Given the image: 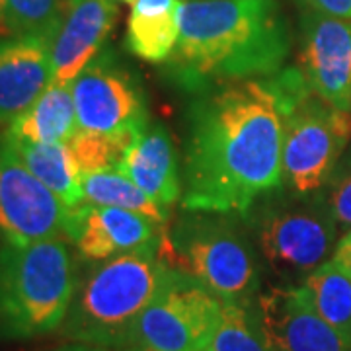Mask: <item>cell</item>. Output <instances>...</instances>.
<instances>
[{"mask_svg":"<svg viewBox=\"0 0 351 351\" xmlns=\"http://www.w3.org/2000/svg\"><path fill=\"white\" fill-rule=\"evenodd\" d=\"M301 2L308 10L351 22V0H301Z\"/></svg>","mask_w":351,"mask_h":351,"instance_id":"cell-26","label":"cell"},{"mask_svg":"<svg viewBox=\"0 0 351 351\" xmlns=\"http://www.w3.org/2000/svg\"><path fill=\"white\" fill-rule=\"evenodd\" d=\"M158 244L160 239L98 263L76 287L63 322L64 336L88 346L129 350L138 316L176 274L160 258Z\"/></svg>","mask_w":351,"mask_h":351,"instance_id":"cell-3","label":"cell"},{"mask_svg":"<svg viewBox=\"0 0 351 351\" xmlns=\"http://www.w3.org/2000/svg\"><path fill=\"white\" fill-rule=\"evenodd\" d=\"M82 193L84 203L125 209L145 215L158 225H168V209L152 201L135 182L119 174L117 170L82 176Z\"/></svg>","mask_w":351,"mask_h":351,"instance_id":"cell-20","label":"cell"},{"mask_svg":"<svg viewBox=\"0 0 351 351\" xmlns=\"http://www.w3.org/2000/svg\"><path fill=\"white\" fill-rule=\"evenodd\" d=\"M283 106L267 78L211 90L191 104L184 151V211L248 215L283 184Z\"/></svg>","mask_w":351,"mask_h":351,"instance_id":"cell-1","label":"cell"},{"mask_svg":"<svg viewBox=\"0 0 351 351\" xmlns=\"http://www.w3.org/2000/svg\"><path fill=\"white\" fill-rule=\"evenodd\" d=\"M330 263L351 279V228L350 232L336 244V250L332 254Z\"/></svg>","mask_w":351,"mask_h":351,"instance_id":"cell-27","label":"cell"},{"mask_svg":"<svg viewBox=\"0 0 351 351\" xmlns=\"http://www.w3.org/2000/svg\"><path fill=\"white\" fill-rule=\"evenodd\" d=\"M289 51L291 29L277 0H188L168 73L178 86L203 92L276 75Z\"/></svg>","mask_w":351,"mask_h":351,"instance_id":"cell-2","label":"cell"},{"mask_svg":"<svg viewBox=\"0 0 351 351\" xmlns=\"http://www.w3.org/2000/svg\"><path fill=\"white\" fill-rule=\"evenodd\" d=\"M51 82L53 63L49 39H0V123H12Z\"/></svg>","mask_w":351,"mask_h":351,"instance_id":"cell-15","label":"cell"},{"mask_svg":"<svg viewBox=\"0 0 351 351\" xmlns=\"http://www.w3.org/2000/svg\"><path fill=\"white\" fill-rule=\"evenodd\" d=\"M115 20V0H66L63 22L51 39L53 82L71 84L104 51Z\"/></svg>","mask_w":351,"mask_h":351,"instance_id":"cell-14","label":"cell"},{"mask_svg":"<svg viewBox=\"0 0 351 351\" xmlns=\"http://www.w3.org/2000/svg\"><path fill=\"white\" fill-rule=\"evenodd\" d=\"M158 254L172 269L195 279L219 301L250 306L260 289L254 252L232 223L189 217L164 228Z\"/></svg>","mask_w":351,"mask_h":351,"instance_id":"cell-5","label":"cell"},{"mask_svg":"<svg viewBox=\"0 0 351 351\" xmlns=\"http://www.w3.org/2000/svg\"><path fill=\"white\" fill-rule=\"evenodd\" d=\"M69 209L0 138V237L4 242L25 246L63 237Z\"/></svg>","mask_w":351,"mask_h":351,"instance_id":"cell-9","label":"cell"},{"mask_svg":"<svg viewBox=\"0 0 351 351\" xmlns=\"http://www.w3.org/2000/svg\"><path fill=\"white\" fill-rule=\"evenodd\" d=\"M78 133L73 88L51 82L22 115L14 119L6 135L32 143H69Z\"/></svg>","mask_w":351,"mask_h":351,"instance_id":"cell-18","label":"cell"},{"mask_svg":"<svg viewBox=\"0 0 351 351\" xmlns=\"http://www.w3.org/2000/svg\"><path fill=\"white\" fill-rule=\"evenodd\" d=\"M338 221L322 191L295 193L263 209L258 240L277 276L306 277L336 250Z\"/></svg>","mask_w":351,"mask_h":351,"instance_id":"cell-6","label":"cell"},{"mask_svg":"<svg viewBox=\"0 0 351 351\" xmlns=\"http://www.w3.org/2000/svg\"><path fill=\"white\" fill-rule=\"evenodd\" d=\"M76 279L63 237L0 248V322L16 338L63 326Z\"/></svg>","mask_w":351,"mask_h":351,"instance_id":"cell-4","label":"cell"},{"mask_svg":"<svg viewBox=\"0 0 351 351\" xmlns=\"http://www.w3.org/2000/svg\"><path fill=\"white\" fill-rule=\"evenodd\" d=\"M221 316V301L186 274L176 271L162 293L138 316L131 348L205 351Z\"/></svg>","mask_w":351,"mask_h":351,"instance_id":"cell-8","label":"cell"},{"mask_svg":"<svg viewBox=\"0 0 351 351\" xmlns=\"http://www.w3.org/2000/svg\"><path fill=\"white\" fill-rule=\"evenodd\" d=\"M127 351H149V350H141V348H129Z\"/></svg>","mask_w":351,"mask_h":351,"instance_id":"cell-29","label":"cell"},{"mask_svg":"<svg viewBox=\"0 0 351 351\" xmlns=\"http://www.w3.org/2000/svg\"><path fill=\"white\" fill-rule=\"evenodd\" d=\"M205 351H274L258 314L239 302L221 301V316Z\"/></svg>","mask_w":351,"mask_h":351,"instance_id":"cell-24","label":"cell"},{"mask_svg":"<svg viewBox=\"0 0 351 351\" xmlns=\"http://www.w3.org/2000/svg\"><path fill=\"white\" fill-rule=\"evenodd\" d=\"M2 138L24 160L29 172L41 180L66 207H76L84 201L82 178L66 143H32L8 135Z\"/></svg>","mask_w":351,"mask_h":351,"instance_id":"cell-19","label":"cell"},{"mask_svg":"<svg viewBox=\"0 0 351 351\" xmlns=\"http://www.w3.org/2000/svg\"><path fill=\"white\" fill-rule=\"evenodd\" d=\"M316 313L351 339V279L328 262L302 281Z\"/></svg>","mask_w":351,"mask_h":351,"instance_id":"cell-23","label":"cell"},{"mask_svg":"<svg viewBox=\"0 0 351 351\" xmlns=\"http://www.w3.org/2000/svg\"><path fill=\"white\" fill-rule=\"evenodd\" d=\"M166 226L145 215L82 201L69 209L64 237L84 260L104 262L160 239Z\"/></svg>","mask_w":351,"mask_h":351,"instance_id":"cell-13","label":"cell"},{"mask_svg":"<svg viewBox=\"0 0 351 351\" xmlns=\"http://www.w3.org/2000/svg\"><path fill=\"white\" fill-rule=\"evenodd\" d=\"M57 351H127V350H110V348H98V346H88V343H78V341H73V343H66L61 350Z\"/></svg>","mask_w":351,"mask_h":351,"instance_id":"cell-28","label":"cell"},{"mask_svg":"<svg viewBox=\"0 0 351 351\" xmlns=\"http://www.w3.org/2000/svg\"><path fill=\"white\" fill-rule=\"evenodd\" d=\"M301 71L318 98L351 112V22L314 10L304 14Z\"/></svg>","mask_w":351,"mask_h":351,"instance_id":"cell-12","label":"cell"},{"mask_svg":"<svg viewBox=\"0 0 351 351\" xmlns=\"http://www.w3.org/2000/svg\"><path fill=\"white\" fill-rule=\"evenodd\" d=\"M66 0H0V39H53L63 22Z\"/></svg>","mask_w":351,"mask_h":351,"instance_id":"cell-22","label":"cell"},{"mask_svg":"<svg viewBox=\"0 0 351 351\" xmlns=\"http://www.w3.org/2000/svg\"><path fill=\"white\" fill-rule=\"evenodd\" d=\"M256 314L274 351H351V339L316 313L302 285L262 293Z\"/></svg>","mask_w":351,"mask_h":351,"instance_id":"cell-11","label":"cell"},{"mask_svg":"<svg viewBox=\"0 0 351 351\" xmlns=\"http://www.w3.org/2000/svg\"><path fill=\"white\" fill-rule=\"evenodd\" d=\"M322 193L338 225L351 228V143L339 156Z\"/></svg>","mask_w":351,"mask_h":351,"instance_id":"cell-25","label":"cell"},{"mask_svg":"<svg viewBox=\"0 0 351 351\" xmlns=\"http://www.w3.org/2000/svg\"><path fill=\"white\" fill-rule=\"evenodd\" d=\"M117 172L135 182L164 209L182 199L184 182L180 178L178 154L168 129L160 123L149 125L138 135L117 166Z\"/></svg>","mask_w":351,"mask_h":351,"instance_id":"cell-16","label":"cell"},{"mask_svg":"<svg viewBox=\"0 0 351 351\" xmlns=\"http://www.w3.org/2000/svg\"><path fill=\"white\" fill-rule=\"evenodd\" d=\"M350 143L351 112L306 94L283 115V184L295 193L322 191Z\"/></svg>","mask_w":351,"mask_h":351,"instance_id":"cell-7","label":"cell"},{"mask_svg":"<svg viewBox=\"0 0 351 351\" xmlns=\"http://www.w3.org/2000/svg\"><path fill=\"white\" fill-rule=\"evenodd\" d=\"M121 2H127V4H135L137 0H121Z\"/></svg>","mask_w":351,"mask_h":351,"instance_id":"cell-30","label":"cell"},{"mask_svg":"<svg viewBox=\"0 0 351 351\" xmlns=\"http://www.w3.org/2000/svg\"><path fill=\"white\" fill-rule=\"evenodd\" d=\"M182 2L137 0L127 24V49L147 63H168L180 38Z\"/></svg>","mask_w":351,"mask_h":351,"instance_id":"cell-17","label":"cell"},{"mask_svg":"<svg viewBox=\"0 0 351 351\" xmlns=\"http://www.w3.org/2000/svg\"><path fill=\"white\" fill-rule=\"evenodd\" d=\"M149 125H127L112 133L78 131L66 145L75 158L80 178L96 172L117 170L125 152Z\"/></svg>","mask_w":351,"mask_h":351,"instance_id":"cell-21","label":"cell"},{"mask_svg":"<svg viewBox=\"0 0 351 351\" xmlns=\"http://www.w3.org/2000/svg\"><path fill=\"white\" fill-rule=\"evenodd\" d=\"M71 88L78 131L112 133L127 125H149L143 88L112 51H101Z\"/></svg>","mask_w":351,"mask_h":351,"instance_id":"cell-10","label":"cell"}]
</instances>
